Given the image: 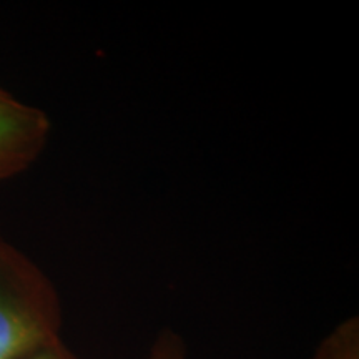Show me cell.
Listing matches in <instances>:
<instances>
[{"label":"cell","mask_w":359,"mask_h":359,"mask_svg":"<svg viewBox=\"0 0 359 359\" xmlns=\"http://www.w3.org/2000/svg\"><path fill=\"white\" fill-rule=\"evenodd\" d=\"M60 294L47 273L0 236V359H25L62 339Z\"/></svg>","instance_id":"cell-1"},{"label":"cell","mask_w":359,"mask_h":359,"mask_svg":"<svg viewBox=\"0 0 359 359\" xmlns=\"http://www.w3.org/2000/svg\"><path fill=\"white\" fill-rule=\"evenodd\" d=\"M52 133L48 115L0 87V183L19 177L42 156Z\"/></svg>","instance_id":"cell-2"},{"label":"cell","mask_w":359,"mask_h":359,"mask_svg":"<svg viewBox=\"0 0 359 359\" xmlns=\"http://www.w3.org/2000/svg\"><path fill=\"white\" fill-rule=\"evenodd\" d=\"M311 359H359V318L349 316L336 325Z\"/></svg>","instance_id":"cell-3"},{"label":"cell","mask_w":359,"mask_h":359,"mask_svg":"<svg viewBox=\"0 0 359 359\" xmlns=\"http://www.w3.org/2000/svg\"><path fill=\"white\" fill-rule=\"evenodd\" d=\"M143 359H190L182 336L173 330H163L156 336L154 344Z\"/></svg>","instance_id":"cell-4"},{"label":"cell","mask_w":359,"mask_h":359,"mask_svg":"<svg viewBox=\"0 0 359 359\" xmlns=\"http://www.w3.org/2000/svg\"><path fill=\"white\" fill-rule=\"evenodd\" d=\"M25 359H80L77 354L72 351L70 348H67L64 341H57V343L48 344L42 349H39L37 353L30 354Z\"/></svg>","instance_id":"cell-5"}]
</instances>
